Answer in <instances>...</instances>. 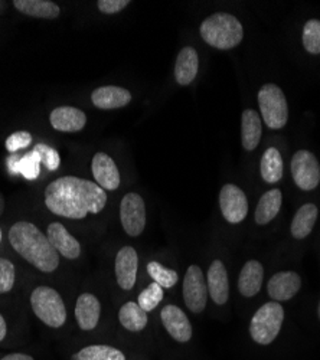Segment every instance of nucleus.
I'll list each match as a JSON object with an SVG mask.
<instances>
[{"label":"nucleus","mask_w":320,"mask_h":360,"mask_svg":"<svg viewBox=\"0 0 320 360\" xmlns=\"http://www.w3.org/2000/svg\"><path fill=\"white\" fill-rule=\"evenodd\" d=\"M51 126L64 133L79 131L87 124V115L84 111L75 107H58L49 115Z\"/></svg>","instance_id":"16"},{"label":"nucleus","mask_w":320,"mask_h":360,"mask_svg":"<svg viewBox=\"0 0 320 360\" xmlns=\"http://www.w3.org/2000/svg\"><path fill=\"white\" fill-rule=\"evenodd\" d=\"M261 118L254 110H245L241 117V143L248 152L258 146L261 139Z\"/></svg>","instance_id":"24"},{"label":"nucleus","mask_w":320,"mask_h":360,"mask_svg":"<svg viewBox=\"0 0 320 360\" xmlns=\"http://www.w3.org/2000/svg\"><path fill=\"white\" fill-rule=\"evenodd\" d=\"M127 5H130L129 0H100V2H97L100 12L105 15L119 13L123 9H126Z\"/></svg>","instance_id":"36"},{"label":"nucleus","mask_w":320,"mask_h":360,"mask_svg":"<svg viewBox=\"0 0 320 360\" xmlns=\"http://www.w3.org/2000/svg\"><path fill=\"white\" fill-rule=\"evenodd\" d=\"M91 101L100 110H115L126 107L132 101V94L126 88L107 85L94 89Z\"/></svg>","instance_id":"17"},{"label":"nucleus","mask_w":320,"mask_h":360,"mask_svg":"<svg viewBox=\"0 0 320 360\" xmlns=\"http://www.w3.org/2000/svg\"><path fill=\"white\" fill-rule=\"evenodd\" d=\"M303 46L309 53H320V20L310 19L303 27Z\"/></svg>","instance_id":"31"},{"label":"nucleus","mask_w":320,"mask_h":360,"mask_svg":"<svg viewBox=\"0 0 320 360\" xmlns=\"http://www.w3.org/2000/svg\"><path fill=\"white\" fill-rule=\"evenodd\" d=\"M119 320L129 332H141L148 326V313L144 311L137 303H126L119 313Z\"/></svg>","instance_id":"28"},{"label":"nucleus","mask_w":320,"mask_h":360,"mask_svg":"<svg viewBox=\"0 0 320 360\" xmlns=\"http://www.w3.org/2000/svg\"><path fill=\"white\" fill-rule=\"evenodd\" d=\"M8 167L13 174H22L27 180H35L41 173V158L35 150L22 158L13 155L8 159Z\"/></svg>","instance_id":"25"},{"label":"nucleus","mask_w":320,"mask_h":360,"mask_svg":"<svg viewBox=\"0 0 320 360\" xmlns=\"http://www.w3.org/2000/svg\"><path fill=\"white\" fill-rule=\"evenodd\" d=\"M35 152L39 155L41 158V163H44L46 166V169L49 170H56L61 165V159H60V153L56 152L55 148L44 144V143H38L34 147Z\"/></svg>","instance_id":"33"},{"label":"nucleus","mask_w":320,"mask_h":360,"mask_svg":"<svg viewBox=\"0 0 320 360\" xmlns=\"http://www.w3.org/2000/svg\"><path fill=\"white\" fill-rule=\"evenodd\" d=\"M162 323L167 333L177 342L186 343L192 338V326L186 314L177 306H166L162 313Z\"/></svg>","instance_id":"11"},{"label":"nucleus","mask_w":320,"mask_h":360,"mask_svg":"<svg viewBox=\"0 0 320 360\" xmlns=\"http://www.w3.org/2000/svg\"><path fill=\"white\" fill-rule=\"evenodd\" d=\"M0 360H34V357L27 356V354H22V353H12V354L2 357Z\"/></svg>","instance_id":"37"},{"label":"nucleus","mask_w":320,"mask_h":360,"mask_svg":"<svg viewBox=\"0 0 320 360\" xmlns=\"http://www.w3.org/2000/svg\"><path fill=\"white\" fill-rule=\"evenodd\" d=\"M283 195L279 189H271L261 196L255 209V222L258 225H266L271 222L280 212Z\"/></svg>","instance_id":"23"},{"label":"nucleus","mask_w":320,"mask_h":360,"mask_svg":"<svg viewBox=\"0 0 320 360\" xmlns=\"http://www.w3.org/2000/svg\"><path fill=\"white\" fill-rule=\"evenodd\" d=\"M284 320V310L277 302L261 306L252 316L250 335L258 345H270L276 340Z\"/></svg>","instance_id":"4"},{"label":"nucleus","mask_w":320,"mask_h":360,"mask_svg":"<svg viewBox=\"0 0 320 360\" xmlns=\"http://www.w3.org/2000/svg\"><path fill=\"white\" fill-rule=\"evenodd\" d=\"M264 277V268L258 261H248L241 269L240 280H238V290L244 297L255 295L263 285Z\"/></svg>","instance_id":"21"},{"label":"nucleus","mask_w":320,"mask_h":360,"mask_svg":"<svg viewBox=\"0 0 320 360\" xmlns=\"http://www.w3.org/2000/svg\"><path fill=\"white\" fill-rule=\"evenodd\" d=\"M219 206L229 224H240L247 218L248 200L245 193L236 185H225L219 192Z\"/></svg>","instance_id":"10"},{"label":"nucleus","mask_w":320,"mask_h":360,"mask_svg":"<svg viewBox=\"0 0 320 360\" xmlns=\"http://www.w3.org/2000/svg\"><path fill=\"white\" fill-rule=\"evenodd\" d=\"M13 250L42 273H52L60 265V257L49 239L31 222H18L9 231Z\"/></svg>","instance_id":"2"},{"label":"nucleus","mask_w":320,"mask_h":360,"mask_svg":"<svg viewBox=\"0 0 320 360\" xmlns=\"http://www.w3.org/2000/svg\"><path fill=\"white\" fill-rule=\"evenodd\" d=\"M6 332H8V327H6V321L4 319V316L0 314V342H2L6 336Z\"/></svg>","instance_id":"38"},{"label":"nucleus","mask_w":320,"mask_h":360,"mask_svg":"<svg viewBox=\"0 0 320 360\" xmlns=\"http://www.w3.org/2000/svg\"><path fill=\"white\" fill-rule=\"evenodd\" d=\"M15 285V265L5 258H0V294L9 292Z\"/></svg>","instance_id":"34"},{"label":"nucleus","mask_w":320,"mask_h":360,"mask_svg":"<svg viewBox=\"0 0 320 360\" xmlns=\"http://www.w3.org/2000/svg\"><path fill=\"white\" fill-rule=\"evenodd\" d=\"M302 285V280L295 271H281L271 277L267 284L269 295L274 302H287L293 298Z\"/></svg>","instance_id":"14"},{"label":"nucleus","mask_w":320,"mask_h":360,"mask_svg":"<svg viewBox=\"0 0 320 360\" xmlns=\"http://www.w3.org/2000/svg\"><path fill=\"white\" fill-rule=\"evenodd\" d=\"M208 292L211 294L214 303L222 306L228 302L229 297V284H228V274L226 268L222 261L215 259L212 261L208 269Z\"/></svg>","instance_id":"19"},{"label":"nucleus","mask_w":320,"mask_h":360,"mask_svg":"<svg viewBox=\"0 0 320 360\" xmlns=\"http://www.w3.org/2000/svg\"><path fill=\"white\" fill-rule=\"evenodd\" d=\"M258 105L267 127L279 130L287 124L288 107L280 86L274 84H266L261 86L258 91Z\"/></svg>","instance_id":"6"},{"label":"nucleus","mask_w":320,"mask_h":360,"mask_svg":"<svg viewBox=\"0 0 320 360\" xmlns=\"http://www.w3.org/2000/svg\"><path fill=\"white\" fill-rule=\"evenodd\" d=\"M182 291L185 304L192 313L199 314L205 310L208 298L207 281L203 278L202 269L198 265H191L188 268L186 276L184 278Z\"/></svg>","instance_id":"7"},{"label":"nucleus","mask_w":320,"mask_h":360,"mask_svg":"<svg viewBox=\"0 0 320 360\" xmlns=\"http://www.w3.org/2000/svg\"><path fill=\"white\" fill-rule=\"evenodd\" d=\"M162 300H163V288L158 283H152L148 288H144L140 292L137 298V304L148 313L155 310Z\"/></svg>","instance_id":"32"},{"label":"nucleus","mask_w":320,"mask_h":360,"mask_svg":"<svg viewBox=\"0 0 320 360\" xmlns=\"http://www.w3.org/2000/svg\"><path fill=\"white\" fill-rule=\"evenodd\" d=\"M199 68V58L198 52L186 46L184 48L177 58V64H174V78L179 85H189L198 74Z\"/></svg>","instance_id":"20"},{"label":"nucleus","mask_w":320,"mask_h":360,"mask_svg":"<svg viewBox=\"0 0 320 360\" xmlns=\"http://www.w3.org/2000/svg\"><path fill=\"white\" fill-rule=\"evenodd\" d=\"M31 143H32L31 133H27V131H16V133H13V134H11L8 137L6 148H8V152H11V153H16L18 150L27 147Z\"/></svg>","instance_id":"35"},{"label":"nucleus","mask_w":320,"mask_h":360,"mask_svg":"<svg viewBox=\"0 0 320 360\" xmlns=\"http://www.w3.org/2000/svg\"><path fill=\"white\" fill-rule=\"evenodd\" d=\"M317 206L313 203H306L303 205L299 211L296 212L293 222H292V235L296 239H303L307 235H310V232L314 228V224L317 221Z\"/></svg>","instance_id":"26"},{"label":"nucleus","mask_w":320,"mask_h":360,"mask_svg":"<svg viewBox=\"0 0 320 360\" xmlns=\"http://www.w3.org/2000/svg\"><path fill=\"white\" fill-rule=\"evenodd\" d=\"M120 219L123 229L130 236H139L146 226V206L140 195L127 193L120 205Z\"/></svg>","instance_id":"9"},{"label":"nucleus","mask_w":320,"mask_h":360,"mask_svg":"<svg viewBox=\"0 0 320 360\" xmlns=\"http://www.w3.org/2000/svg\"><path fill=\"white\" fill-rule=\"evenodd\" d=\"M0 5H2V4H0Z\"/></svg>","instance_id":"41"},{"label":"nucleus","mask_w":320,"mask_h":360,"mask_svg":"<svg viewBox=\"0 0 320 360\" xmlns=\"http://www.w3.org/2000/svg\"><path fill=\"white\" fill-rule=\"evenodd\" d=\"M0 243H2V229H0Z\"/></svg>","instance_id":"39"},{"label":"nucleus","mask_w":320,"mask_h":360,"mask_svg":"<svg viewBox=\"0 0 320 360\" xmlns=\"http://www.w3.org/2000/svg\"><path fill=\"white\" fill-rule=\"evenodd\" d=\"M101 314L98 298L93 294L84 292L78 297L75 304V319L82 330H93L97 327Z\"/></svg>","instance_id":"18"},{"label":"nucleus","mask_w":320,"mask_h":360,"mask_svg":"<svg viewBox=\"0 0 320 360\" xmlns=\"http://www.w3.org/2000/svg\"><path fill=\"white\" fill-rule=\"evenodd\" d=\"M317 313H319V319H320V303H319V309H317Z\"/></svg>","instance_id":"40"},{"label":"nucleus","mask_w":320,"mask_h":360,"mask_svg":"<svg viewBox=\"0 0 320 360\" xmlns=\"http://www.w3.org/2000/svg\"><path fill=\"white\" fill-rule=\"evenodd\" d=\"M292 174L296 185L303 191H313L320 182V165L307 150H299L292 159Z\"/></svg>","instance_id":"8"},{"label":"nucleus","mask_w":320,"mask_h":360,"mask_svg":"<svg viewBox=\"0 0 320 360\" xmlns=\"http://www.w3.org/2000/svg\"><path fill=\"white\" fill-rule=\"evenodd\" d=\"M200 37L208 45L226 51L241 44L244 29L241 22L229 13H214L200 25Z\"/></svg>","instance_id":"3"},{"label":"nucleus","mask_w":320,"mask_h":360,"mask_svg":"<svg viewBox=\"0 0 320 360\" xmlns=\"http://www.w3.org/2000/svg\"><path fill=\"white\" fill-rule=\"evenodd\" d=\"M72 360H126V357L119 349L104 345H96L84 347L72 356Z\"/></svg>","instance_id":"29"},{"label":"nucleus","mask_w":320,"mask_h":360,"mask_svg":"<svg viewBox=\"0 0 320 360\" xmlns=\"http://www.w3.org/2000/svg\"><path fill=\"white\" fill-rule=\"evenodd\" d=\"M13 6L27 16L41 19H56L61 13L60 6L51 0H13Z\"/></svg>","instance_id":"22"},{"label":"nucleus","mask_w":320,"mask_h":360,"mask_svg":"<svg viewBox=\"0 0 320 360\" xmlns=\"http://www.w3.org/2000/svg\"><path fill=\"white\" fill-rule=\"evenodd\" d=\"M31 306L38 319L49 327H61L67 320L63 298L51 287H37L31 294Z\"/></svg>","instance_id":"5"},{"label":"nucleus","mask_w":320,"mask_h":360,"mask_svg":"<svg viewBox=\"0 0 320 360\" xmlns=\"http://www.w3.org/2000/svg\"><path fill=\"white\" fill-rule=\"evenodd\" d=\"M261 177L267 184H277L283 177V158L276 147L267 148L261 158Z\"/></svg>","instance_id":"27"},{"label":"nucleus","mask_w":320,"mask_h":360,"mask_svg":"<svg viewBox=\"0 0 320 360\" xmlns=\"http://www.w3.org/2000/svg\"><path fill=\"white\" fill-rule=\"evenodd\" d=\"M137 266H139V258L137 252L133 247H123L115 257V277H117L119 285L129 291L136 284L137 277Z\"/></svg>","instance_id":"12"},{"label":"nucleus","mask_w":320,"mask_h":360,"mask_svg":"<svg viewBox=\"0 0 320 360\" xmlns=\"http://www.w3.org/2000/svg\"><path fill=\"white\" fill-rule=\"evenodd\" d=\"M107 193L91 180L64 176L45 189V205L58 217L84 219L89 214H100L105 207Z\"/></svg>","instance_id":"1"},{"label":"nucleus","mask_w":320,"mask_h":360,"mask_svg":"<svg viewBox=\"0 0 320 360\" xmlns=\"http://www.w3.org/2000/svg\"><path fill=\"white\" fill-rule=\"evenodd\" d=\"M46 236L51 245L68 259H75L81 254V245L77 239L60 222H53L48 226Z\"/></svg>","instance_id":"15"},{"label":"nucleus","mask_w":320,"mask_h":360,"mask_svg":"<svg viewBox=\"0 0 320 360\" xmlns=\"http://www.w3.org/2000/svg\"><path fill=\"white\" fill-rule=\"evenodd\" d=\"M148 273L153 278V281L158 283L162 288H172L173 285H177L179 280L178 273L174 269H169L156 261L149 262Z\"/></svg>","instance_id":"30"},{"label":"nucleus","mask_w":320,"mask_h":360,"mask_svg":"<svg viewBox=\"0 0 320 360\" xmlns=\"http://www.w3.org/2000/svg\"><path fill=\"white\" fill-rule=\"evenodd\" d=\"M96 182L104 191H115L120 186V173L114 160L105 153H97L91 162Z\"/></svg>","instance_id":"13"}]
</instances>
